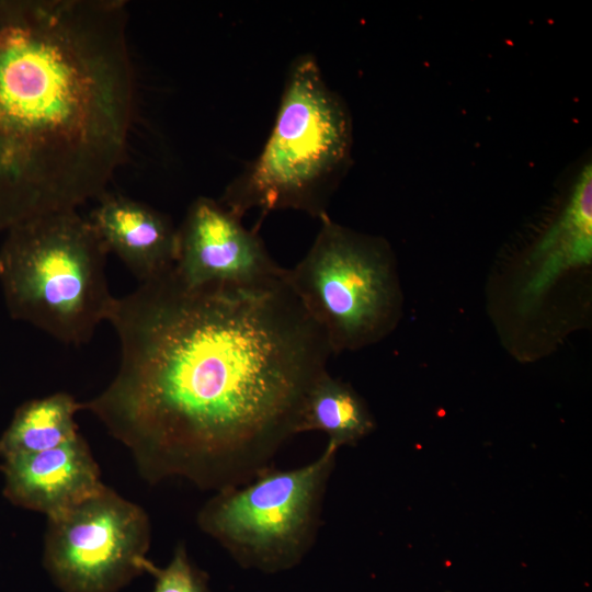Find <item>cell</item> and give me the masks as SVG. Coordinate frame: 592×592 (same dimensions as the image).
Returning <instances> with one entry per match:
<instances>
[{"label":"cell","mask_w":592,"mask_h":592,"mask_svg":"<svg viewBox=\"0 0 592 592\" xmlns=\"http://www.w3.org/2000/svg\"><path fill=\"white\" fill-rule=\"evenodd\" d=\"M3 496L14 505L58 515L105 485L98 463L79 434L58 447L2 458Z\"/></svg>","instance_id":"9c48e42d"},{"label":"cell","mask_w":592,"mask_h":592,"mask_svg":"<svg viewBox=\"0 0 592 592\" xmlns=\"http://www.w3.org/2000/svg\"><path fill=\"white\" fill-rule=\"evenodd\" d=\"M150 539L145 510L104 486L47 517L43 563L64 592H118L147 572Z\"/></svg>","instance_id":"52a82bcc"},{"label":"cell","mask_w":592,"mask_h":592,"mask_svg":"<svg viewBox=\"0 0 592 592\" xmlns=\"http://www.w3.org/2000/svg\"><path fill=\"white\" fill-rule=\"evenodd\" d=\"M592 260V169L583 167L560 215L535 244L520 291L524 309L534 307L571 269Z\"/></svg>","instance_id":"8fae6325"},{"label":"cell","mask_w":592,"mask_h":592,"mask_svg":"<svg viewBox=\"0 0 592 592\" xmlns=\"http://www.w3.org/2000/svg\"><path fill=\"white\" fill-rule=\"evenodd\" d=\"M135 75L122 0H0V231L105 191Z\"/></svg>","instance_id":"7a4b0ae2"},{"label":"cell","mask_w":592,"mask_h":592,"mask_svg":"<svg viewBox=\"0 0 592 592\" xmlns=\"http://www.w3.org/2000/svg\"><path fill=\"white\" fill-rule=\"evenodd\" d=\"M147 572L156 579L153 592H209L205 573L190 560L183 543L177 545L164 568L150 561Z\"/></svg>","instance_id":"5bb4252c"},{"label":"cell","mask_w":592,"mask_h":592,"mask_svg":"<svg viewBox=\"0 0 592 592\" xmlns=\"http://www.w3.org/2000/svg\"><path fill=\"white\" fill-rule=\"evenodd\" d=\"M375 430L365 401L351 387L326 372L310 388L303 403L297 433L320 431L337 448L355 445Z\"/></svg>","instance_id":"7c38bea8"},{"label":"cell","mask_w":592,"mask_h":592,"mask_svg":"<svg viewBox=\"0 0 592 592\" xmlns=\"http://www.w3.org/2000/svg\"><path fill=\"white\" fill-rule=\"evenodd\" d=\"M338 449L327 443L309 464L272 466L215 491L197 512L198 528L244 568L272 573L297 566L316 542Z\"/></svg>","instance_id":"5b68a950"},{"label":"cell","mask_w":592,"mask_h":592,"mask_svg":"<svg viewBox=\"0 0 592 592\" xmlns=\"http://www.w3.org/2000/svg\"><path fill=\"white\" fill-rule=\"evenodd\" d=\"M306 255L286 281L323 331L332 353L379 339L392 325L397 286L384 243L320 219Z\"/></svg>","instance_id":"8992f818"},{"label":"cell","mask_w":592,"mask_h":592,"mask_svg":"<svg viewBox=\"0 0 592 592\" xmlns=\"http://www.w3.org/2000/svg\"><path fill=\"white\" fill-rule=\"evenodd\" d=\"M107 254L77 209L11 227L0 248V287L9 315L61 343L89 342L116 301L105 274Z\"/></svg>","instance_id":"277c9868"},{"label":"cell","mask_w":592,"mask_h":592,"mask_svg":"<svg viewBox=\"0 0 592 592\" xmlns=\"http://www.w3.org/2000/svg\"><path fill=\"white\" fill-rule=\"evenodd\" d=\"M190 286L252 284L282 277L286 269L270 255L257 231L219 201L197 197L178 228L173 266Z\"/></svg>","instance_id":"ba28073f"},{"label":"cell","mask_w":592,"mask_h":592,"mask_svg":"<svg viewBox=\"0 0 592 592\" xmlns=\"http://www.w3.org/2000/svg\"><path fill=\"white\" fill-rule=\"evenodd\" d=\"M82 403L67 392L32 399L16 408L0 436L2 458L58 447L79 435L76 413Z\"/></svg>","instance_id":"4fadbf2b"},{"label":"cell","mask_w":592,"mask_h":592,"mask_svg":"<svg viewBox=\"0 0 592 592\" xmlns=\"http://www.w3.org/2000/svg\"><path fill=\"white\" fill-rule=\"evenodd\" d=\"M351 119L312 55L292 62L272 129L219 202L238 217L294 209L319 220L350 158Z\"/></svg>","instance_id":"3957f363"},{"label":"cell","mask_w":592,"mask_h":592,"mask_svg":"<svg viewBox=\"0 0 592 592\" xmlns=\"http://www.w3.org/2000/svg\"><path fill=\"white\" fill-rule=\"evenodd\" d=\"M109 253H114L139 283L174 266L178 228L156 208L105 191L87 216Z\"/></svg>","instance_id":"30bf717a"},{"label":"cell","mask_w":592,"mask_h":592,"mask_svg":"<svg viewBox=\"0 0 592 592\" xmlns=\"http://www.w3.org/2000/svg\"><path fill=\"white\" fill-rule=\"evenodd\" d=\"M282 277L185 284L170 269L116 298L118 369L82 403L149 483L243 485L272 467L331 349Z\"/></svg>","instance_id":"6da1fadb"}]
</instances>
